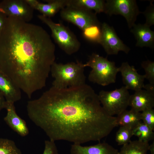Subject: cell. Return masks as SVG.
Masks as SVG:
<instances>
[{"mask_svg":"<svg viewBox=\"0 0 154 154\" xmlns=\"http://www.w3.org/2000/svg\"><path fill=\"white\" fill-rule=\"evenodd\" d=\"M60 15L63 19L75 25L82 31L92 26L101 25L95 13L72 5H68L61 10Z\"/></svg>","mask_w":154,"mask_h":154,"instance_id":"52a82bcc","label":"cell"},{"mask_svg":"<svg viewBox=\"0 0 154 154\" xmlns=\"http://www.w3.org/2000/svg\"><path fill=\"white\" fill-rule=\"evenodd\" d=\"M118 70L121 74L123 83L127 89L135 91L143 88L144 75L139 74L134 66H130L127 62H123L118 67Z\"/></svg>","mask_w":154,"mask_h":154,"instance_id":"8fae6325","label":"cell"},{"mask_svg":"<svg viewBox=\"0 0 154 154\" xmlns=\"http://www.w3.org/2000/svg\"><path fill=\"white\" fill-rule=\"evenodd\" d=\"M129 106L131 109L140 112L153 108L154 107V92L142 89L135 91L130 95Z\"/></svg>","mask_w":154,"mask_h":154,"instance_id":"4fadbf2b","label":"cell"},{"mask_svg":"<svg viewBox=\"0 0 154 154\" xmlns=\"http://www.w3.org/2000/svg\"><path fill=\"white\" fill-rule=\"evenodd\" d=\"M55 52L42 27L7 17L0 33V70L29 98L45 86Z\"/></svg>","mask_w":154,"mask_h":154,"instance_id":"7a4b0ae2","label":"cell"},{"mask_svg":"<svg viewBox=\"0 0 154 154\" xmlns=\"http://www.w3.org/2000/svg\"><path fill=\"white\" fill-rule=\"evenodd\" d=\"M84 66L92 69L88 76L90 82L103 86L115 82L119 70L115 62L93 53Z\"/></svg>","mask_w":154,"mask_h":154,"instance_id":"277c9868","label":"cell"},{"mask_svg":"<svg viewBox=\"0 0 154 154\" xmlns=\"http://www.w3.org/2000/svg\"><path fill=\"white\" fill-rule=\"evenodd\" d=\"M149 127L143 122H140L133 128V135L137 137L138 140L148 142L154 138V133Z\"/></svg>","mask_w":154,"mask_h":154,"instance_id":"44dd1931","label":"cell"},{"mask_svg":"<svg viewBox=\"0 0 154 154\" xmlns=\"http://www.w3.org/2000/svg\"><path fill=\"white\" fill-rule=\"evenodd\" d=\"M6 101L3 95L0 92V112L3 108H5Z\"/></svg>","mask_w":154,"mask_h":154,"instance_id":"f546056e","label":"cell"},{"mask_svg":"<svg viewBox=\"0 0 154 154\" xmlns=\"http://www.w3.org/2000/svg\"><path fill=\"white\" fill-rule=\"evenodd\" d=\"M149 150L150 154H154V141L149 146Z\"/></svg>","mask_w":154,"mask_h":154,"instance_id":"4dcf8cb0","label":"cell"},{"mask_svg":"<svg viewBox=\"0 0 154 154\" xmlns=\"http://www.w3.org/2000/svg\"><path fill=\"white\" fill-rule=\"evenodd\" d=\"M130 31L136 40V46L153 48L154 32L149 27L145 24H135L131 29Z\"/></svg>","mask_w":154,"mask_h":154,"instance_id":"e0dca14e","label":"cell"},{"mask_svg":"<svg viewBox=\"0 0 154 154\" xmlns=\"http://www.w3.org/2000/svg\"><path fill=\"white\" fill-rule=\"evenodd\" d=\"M141 121L153 130L154 129V110L151 109L141 113Z\"/></svg>","mask_w":154,"mask_h":154,"instance_id":"484cf974","label":"cell"},{"mask_svg":"<svg viewBox=\"0 0 154 154\" xmlns=\"http://www.w3.org/2000/svg\"><path fill=\"white\" fill-rule=\"evenodd\" d=\"M42 154H58L54 141L50 140L44 141V148Z\"/></svg>","mask_w":154,"mask_h":154,"instance_id":"83f0119b","label":"cell"},{"mask_svg":"<svg viewBox=\"0 0 154 154\" xmlns=\"http://www.w3.org/2000/svg\"><path fill=\"white\" fill-rule=\"evenodd\" d=\"M37 17L49 28L54 41L66 54L71 55L79 50L80 42L67 27L61 23H56L50 18L42 15H38Z\"/></svg>","mask_w":154,"mask_h":154,"instance_id":"5b68a950","label":"cell"},{"mask_svg":"<svg viewBox=\"0 0 154 154\" xmlns=\"http://www.w3.org/2000/svg\"><path fill=\"white\" fill-rule=\"evenodd\" d=\"M25 0L34 9L50 18L67 6L68 2V0H45L47 3H43L36 0Z\"/></svg>","mask_w":154,"mask_h":154,"instance_id":"5bb4252c","label":"cell"},{"mask_svg":"<svg viewBox=\"0 0 154 154\" xmlns=\"http://www.w3.org/2000/svg\"><path fill=\"white\" fill-rule=\"evenodd\" d=\"M109 16L120 15L125 19L129 29L135 24L140 13L135 0H107L105 1V13Z\"/></svg>","mask_w":154,"mask_h":154,"instance_id":"ba28073f","label":"cell"},{"mask_svg":"<svg viewBox=\"0 0 154 154\" xmlns=\"http://www.w3.org/2000/svg\"><path fill=\"white\" fill-rule=\"evenodd\" d=\"M5 109L7 114L4 120L7 125L21 136H27L29 131L26 122L17 114L14 103L6 101Z\"/></svg>","mask_w":154,"mask_h":154,"instance_id":"7c38bea8","label":"cell"},{"mask_svg":"<svg viewBox=\"0 0 154 154\" xmlns=\"http://www.w3.org/2000/svg\"><path fill=\"white\" fill-rule=\"evenodd\" d=\"M101 30L98 43L102 46L108 54H117L120 51L128 53L130 48L118 37L112 27L104 22L101 25Z\"/></svg>","mask_w":154,"mask_h":154,"instance_id":"9c48e42d","label":"cell"},{"mask_svg":"<svg viewBox=\"0 0 154 154\" xmlns=\"http://www.w3.org/2000/svg\"><path fill=\"white\" fill-rule=\"evenodd\" d=\"M117 126H127L133 128L141 121V112L131 109L125 110L116 117Z\"/></svg>","mask_w":154,"mask_h":154,"instance_id":"ac0fdd59","label":"cell"},{"mask_svg":"<svg viewBox=\"0 0 154 154\" xmlns=\"http://www.w3.org/2000/svg\"><path fill=\"white\" fill-rule=\"evenodd\" d=\"M0 154H22V153L13 141L0 138Z\"/></svg>","mask_w":154,"mask_h":154,"instance_id":"603a6c76","label":"cell"},{"mask_svg":"<svg viewBox=\"0 0 154 154\" xmlns=\"http://www.w3.org/2000/svg\"><path fill=\"white\" fill-rule=\"evenodd\" d=\"M68 5L94 10L96 14L105 12V1L103 0H68Z\"/></svg>","mask_w":154,"mask_h":154,"instance_id":"d6986e66","label":"cell"},{"mask_svg":"<svg viewBox=\"0 0 154 154\" xmlns=\"http://www.w3.org/2000/svg\"><path fill=\"white\" fill-rule=\"evenodd\" d=\"M70 154H119V152L107 143L102 142L84 146L73 144L71 145Z\"/></svg>","mask_w":154,"mask_h":154,"instance_id":"9a60e30c","label":"cell"},{"mask_svg":"<svg viewBox=\"0 0 154 154\" xmlns=\"http://www.w3.org/2000/svg\"><path fill=\"white\" fill-rule=\"evenodd\" d=\"M7 17L0 11V33L5 25Z\"/></svg>","mask_w":154,"mask_h":154,"instance_id":"f1b7e54d","label":"cell"},{"mask_svg":"<svg viewBox=\"0 0 154 154\" xmlns=\"http://www.w3.org/2000/svg\"><path fill=\"white\" fill-rule=\"evenodd\" d=\"M0 92L7 102L14 103L21 98V90L0 70Z\"/></svg>","mask_w":154,"mask_h":154,"instance_id":"2e32d148","label":"cell"},{"mask_svg":"<svg viewBox=\"0 0 154 154\" xmlns=\"http://www.w3.org/2000/svg\"><path fill=\"white\" fill-rule=\"evenodd\" d=\"M143 13L146 18L145 24L149 27L154 24V7L152 1L150 2V5L147 7Z\"/></svg>","mask_w":154,"mask_h":154,"instance_id":"4316f807","label":"cell"},{"mask_svg":"<svg viewBox=\"0 0 154 154\" xmlns=\"http://www.w3.org/2000/svg\"><path fill=\"white\" fill-rule=\"evenodd\" d=\"M149 146L148 142L139 140L131 141L123 145L119 154H147Z\"/></svg>","mask_w":154,"mask_h":154,"instance_id":"ffe728a7","label":"cell"},{"mask_svg":"<svg viewBox=\"0 0 154 154\" xmlns=\"http://www.w3.org/2000/svg\"><path fill=\"white\" fill-rule=\"evenodd\" d=\"M85 67L84 64L78 61L65 64L55 62L50 72L54 78L52 86L63 89L85 84Z\"/></svg>","mask_w":154,"mask_h":154,"instance_id":"3957f363","label":"cell"},{"mask_svg":"<svg viewBox=\"0 0 154 154\" xmlns=\"http://www.w3.org/2000/svg\"><path fill=\"white\" fill-rule=\"evenodd\" d=\"M27 110L31 121L54 141H99L117 126L116 117L105 111L98 94L86 84L63 89L52 86L29 101Z\"/></svg>","mask_w":154,"mask_h":154,"instance_id":"6da1fadb","label":"cell"},{"mask_svg":"<svg viewBox=\"0 0 154 154\" xmlns=\"http://www.w3.org/2000/svg\"><path fill=\"white\" fill-rule=\"evenodd\" d=\"M141 66L145 70V79L147 80L149 83L154 84V62L149 60L143 61Z\"/></svg>","mask_w":154,"mask_h":154,"instance_id":"d4e9b609","label":"cell"},{"mask_svg":"<svg viewBox=\"0 0 154 154\" xmlns=\"http://www.w3.org/2000/svg\"><path fill=\"white\" fill-rule=\"evenodd\" d=\"M101 25L92 26L83 31L84 37L90 42L98 43L101 35Z\"/></svg>","mask_w":154,"mask_h":154,"instance_id":"cb8c5ba5","label":"cell"},{"mask_svg":"<svg viewBox=\"0 0 154 154\" xmlns=\"http://www.w3.org/2000/svg\"><path fill=\"white\" fill-rule=\"evenodd\" d=\"M33 10L25 0H4L0 2V11L7 17L16 18L27 22L33 18Z\"/></svg>","mask_w":154,"mask_h":154,"instance_id":"30bf717a","label":"cell"},{"mask_svg":"<svg viewBox=\"0 0 154 154\" xmlns=\"http://www.w3.org/2000/svg\"><path fill=\"white\" fill-rule=\"evenodd\" d=\"M133 135L132 128L121 126L116 133V141L118 145H123L129 143Z\"/></svg>","mask_w":154,"mask_h":154,"instance_id":"7402d4cb","label":"cell"},{"mask_svg":"<svg viewBox=\"0 0 154 154\" xmlns=\"http://www.w3.org/2000/svg\"><path fill=\"white\" fill-rule=\"evenodd\" d=\"M98 95L103 109L111 116L119 115L129 106L130 95L125 86L110 91L102 90Z\"/></svg>","mask_w":154,"mask_h":154,"instance_id":"8992f818","label":"cell"}]
</instances>
